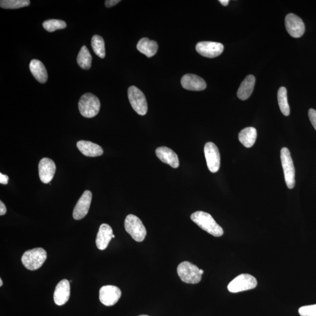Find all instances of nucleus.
<instances>
[{
  "label": "nucleus",
  "mask_w": 316,
  "mask_h": 316,
  "mask_svg": "<svg viewBox=\"0 0 316 316\" xmlns=\"http://www.w3.org/2000/svg\"><path fill=\"white\" fill-rule=\"evenodd\" d=\"M191 220L199 227L214 237H219L223 235V229L218 225L210 214L198 211L191 216Z\"/></svg>",
  "instance_id": "obj_1"
},
{
  "label": "nucleus",
  "mask_w": 316,
  "mask_h": 316,
  "mask_svg": "<svg viewBox=\"0 0 316 316\" xmlns=\"http://www.w3.org/2000/svg\"><path fill=\"white\" fill-rule=\"evenodd\" d=\"M47 253L44 249L36 248L26 251L23 253L21 261L23 266L30 271L37 270L44 264Z\"/></svg>",
  "instance_id": "obj_2"
},
{
  "label": "nucleus",
  "mask_w": 316,
  "mask_h": 316,
  "mask_svg": "<svg viewBox=\"0 0 316 316\" xmlns=\"http://www.w3.org/2000/svg\"><path fill=\"white\" fill-rule=\"evenodd\" d=\"M98 97L92 93H85L79 101V110L81 115L85 118H93L98 114L100 109Z\"/></svg>",
  "instance_id": "obj_3"
},
{
  "label": "nucleus",
  "mask_w": 316,
  "mask_h": 316,
  "mask_svg": "<svg viewBox=\"0 0 316 316\" xmlns=\"http://www.w3.org/2000/svg\"><path fill=\"white\" fill-rule=\"evenodd\" d=\"M124 227L126 232L135 241L142 242L147 236V229L141 220L133 214H129L125 220Z\"/></svg>",
  "instance_id": "obj_4"
},
{
  "label": "nucleus",
  "mask_w": 316,
  "mask_h": 316,
  "mask_svg": "<svg viewBox=\"0 0 316 316\" xmlns=\"http://www.w3.org/2000/svg\"><path fill=\"white\" fill-rule=\"evenodd\" d=\"M179 278L183 282L190 284H196L200 282L202 274L200 269L187 261H185L179 265L177 269Z\"/></svg>",
  "instance_id": "obj_5"
},
{
  "label": "nucleus",
  "mask_w": 316,
  "mask_h": 316,
  "mask_svg": "<svg viewBox=\"0 0 316 316\" xmlns=\"http://www.w3.org/2000/svg\"><path fill=\"white\" fill-rule=\"evenodd\" d=\"M281 162L283 170L284 180L289 189H293L295 185V169L291 157V152L284 147L280 151Z\"/></svg>",
  "instance_id": "obj_6"
},
{
  "label": "nucleus",
  "mask_w": 316,
  "mask_h": 316,
  "mask_svg": "<svg viewBox=\"0 0 316 316\" xmlns=\"http://www.w3.org/2000/svg\"><path fill=\"white\" fill-rule=\"evenodd\" d=\"M128 97L134 111L140 116H145L148 111V104L143 92L138 88L132 85L128 88Z\"/></svg>",
  "instance_id": "obj_7"
},
{
  "label": "nucleus",
  "mask_w": 316,
  "mask_h": 316,
  "mask_svg": "<svg viewBox=\"0 0 316 316\" xmlns=\"http://www.w3.org/2000/svg\"><path fill=\"white\" fill-rule=\"evenodd\" d=\"M257 280L254 276L249 274H241L228 284V290L232 293H238L252 290L257 286Z\"/></svg>",
  "instance_id": "obj_8"
},
{
  "label": "nucleus",
  "mask_w": 316,
  "mask_h": 316,
  "mask_svg": "<svg viewBox=\"0 0 316 316\" xmlns=\"http://www.w3.org/2000/svg\"><path fill=\"white\" fill-rule=\"evenodd\" d=\"M204 152L209 170L212 173H217L220 166V155L217 147L213 142L206 143Z\"/></svg>",
  "instance_id": "obj_9"
},
{
  "label": "nucleus",
  "mask_w": 316,
  "mask_h": 316,
  "mask_svg": "<svg viewBox=\"0 0 316 316\" xmlns=\"http://www.w3.org/2000/svg\"><path fill=\"white\" fill-rule=\"evenodd\" d=\"M196 49L203 56L214 58L220 56L223 52L224 46L221 43L204 41L198 43Z\"/></svg>",
  "instance_id": "obj_10"
},
{
  "label": "nucleus",
  "mask_w": 316,
  "mask_h": 316,
  "mask_svg": "<svg viewBox=\"0 0 316 316\" xmlns=\"http://www.w3.org/2000/svg\"><path fill=\"white\" fill-rule=\"evenodd\" d=\"M122 296V292L118 287L106 285L101 287L99 292L100 302L104 305L111 306L114 305Z\"/></svg>",
  "instance_id": "obj_11"
},
{
  "label": "nucleus",
  "mask_w": 316,
  "mask_h": 316,
  "mask_svg": "<svg viewBox=\"0 0 316 316\" xmlns=\"http://www.w3.org/2000/svg\"><path fill=\"white\" fill-rule=\"evenodd\" d=\"M286 30L292 37H301L305 32V26L301 18L294 14H289L285 18Z\"/></svg>",
  "instance_id": "obj_12"
},
{
  "label": "nucleus",
  "mask_w": 316,
  "mask_h": 316,
  "mask_svg": "<svg viewBox=\"0 0 316 316\" xmlns=\"http://www.w3.org/2000/svg\"><path fill=\"white\" fill-rule=\"evenodd\" d=\"M92 200V193L90 190L84 191L78 200L73 212L74 219L79 220L87 215Z\"/></svg>",
  "instance_id": "obj_13"
},
{
  "label": "nucleus",
  "mask_w": 316,
  "mask_h": 316,
  "mask_svg": "<svg viewBox=\"0 0 316 316\" xmlns=\"http://www.w3.org/2000/svg\"><path fill=\"white\" fill-rule=\"evenodd\" d=\"M39 175L42 182L49 183L51 181L54 177L56 171L55 163L48 158L42 159L39 163Z\"/></svg>",
  "instance_id": "obj_14"
},
{
  "label": "nucleus",
  "mask_w": 316,
  "mask_h": 316,
  "mask_svg": "<svg viewBox=\"0 0 316 316\" xmlns=\"http://www.w3.org/2000/svg\"><path fill=\"white\" fill-rule=\"evenodd\" d=\"M181 84L183 88L191 91H204L207 87L205 80L193 74H186L183 76Z\"/></svg>",
  "instance_id": "obj_15"
},
{
  "label": "nucleus",
  "mask_w": 316,
  "mask_h": 316,
  "mask_svg": "<svg viewBox=\"0 0 316 316\" xmlns=\"http://www.w3.org/2000/svg\"><path fill=\"white\" fill-rule=\"evenodd\" d=\"M70 294V282L68 280L63 279L59 283L55 288L53 295L54 302L58 306L64 305L67 303Z\"/></svg>",
  "instance_id": "obj_16"
},
{
  "label": "nucleus",
  "mask_w": 316,
  "mask_h": 316,
  "mask_svg": "<svg viewBox=\"0 0 316 316\" xmlns=\"http://www.w3.org/2000/svg\"><path fill=\"white\" fill-rule=\"evenodd\" d=\"M157 157L161 161L173 168H178L179 166V161L178 155L175 152L166 147H161L157 148L155 151Z\"/></svg>",
  "instance_id": "obj_17"
},
{
  "label": "nucleus",
  "mask_w": 316,
  "mask_h": 316,
  "mask_svg": "<svg viewBox=\"0 0 316 316\" xmlns=\"http://www.w3.org/2000/svg\"><path fill=\"white\" fill-rule=\"evenodd\" d=\"M112 229L110 225L107 224H101L96 237V243L97 248L100 250L106 249L112 239Z\"/></svg>",
  "instance_id": "obj_18"
},
{
  "label": "nucleus",
  "mask_w": 316,
  "mask_h": 316,
  "mask_svg": "<svg viewBox=\"0 0 316 316\" xmlns=\"http://www.w3.org/2000/svg\"><path fill=\"white\" fill-rule=\"evenodd\" d=\"M77 147L82 154L88 157H99L104 152L100 146L87 140H79L77 142Z\"/></svg>",
  "instance_id": "obj_19"
},
{
  "label": "nucleus",
  "mask_w": 316,
  "mask_h": 316,
  "mask_svg": "<svg viewBox=\"0 0 316 316\" xmlns=\"http://www.w3.org/2000/svg\"><path fill=\"white\" fill-rule=\"evenodd\" d=\"M255 77L253 75H249L242 82L238 90L237 96L241 100H247L251 96L254 89Z\"/></svg>",
  "instance_id": "obj_20"
},
{
  "label": "nucleus",
  "mask_w": 316,
  "mask_h": 316,
  "mask_svg": "<svg viewBox=\"0 0 316 316\" xmlns=\"http://www.w3.org/2000/svg\"><path fill=\"white\" fill-rule=\"evenodd\" d=\"M30 69L34 77L41 83H45L48 80V73L44 64L40 61L33 60L31 61Z\"/></svg>",
  "instance_id": "obj_21"
},
{
  "label": "nucleus",
  "mask_w": 316,
  "mask_h": 316,
  "mask_svg": "<svg viewBox=\"0 0 316 316\" xmlns=\"http://www.w3.org/2000/svg\"><path fill=\"white\" fill-rule=\"evenodd\" d=\"M136 48L140 53L145 54L148 58H151L158 52V45L157 42L143 38L139 41Z\"/></svg>",
  "instance_id": "obj_22"
},
{
  "label": "nucleus",
  "mask_w": 316,
  "mask_h": 316,
  "mask_svg": "<svg viewBox=\"0 0 316 316\" xmlns=\"http://www.w3.org/2000/svg\"><path fill=\"white\" fill-rule=\"evenodd\" d=\"M257 131L255 128L247 127L241 130L239 135L240 142L246 148H251L256 141Z\"/></svg>",
  "instance_id": "obj_23"
},
{
  "label": "nucleus",
  "mask_w": 316,
  "mask_h": 316,
  "mask_svg": "<svg viewBox=\"0 0 316 316\" xmlns=\"http://www.w3.org/2000/svg\"><path fill=\"white\" fill-rule=\"evenodd\" d=\"M77 62L81 69L88 70L91 68L92 56L87 46L81 47L80 52L78 54Z\"/></svg>",
  "instance_id": "obj_24"
},
{
  "label": "nucleus",
  "mask_w": 316,
  "mask_h": 316,
  "mask_svg": "<svg viewBox=\"0 0 316 316\" xmlns=\"http://www.w3.org/2000/svg\"><path fill=\"white\" fill-rule=\"evenodd\" d=\"M278 100L281 112L284 116H288L290 114V107L288 104L287 90L284 87L279 88L278 92Z\"/></svg>",
  "instance_id": "obj_25"
},
{
  "label": "nucleus",
  "mask_w": 316,
  "mask_h": 316,
  "mask_svg": "<svg viewBox=\"0 0 316 316\" xmlns=\"http://www.w3.org/2000/svg\"><path fill=\"white\" fill-rule=\"evenodd\" d=\"M91 44L94 52L100 58H104L105 49L103 38L98 35H94L92 39Z\"/></svg>",
  "instance_id": "obj_26"
},
{
  "label": "nucleus",
  "mask_w": 316,
  "mask_h": 316,
  "mask_svg": "<svg viewBox=\"0 0 316 316\" xmlns=\"http://www.w3.org/2000/svg\"><path fill=\"white\" fill-rule=\"evenodd\" d=\"M30 4L29 0H2L0 6L5 9H18L29 6Z\"/></svg>",
  "instance_id": "obj_27"
},
{
  "label": "nucleus",
  "mask_w": 316,
  "mask_h": 316,
  "mask_svg": "<svg viewBox=\"0 0 316 316\" xmlns=\"http://www.w3.org/2000/svg\"><path fill=\"white\" fill-rule=\"evenodd\" d=\"M43 27L48 32L52 33L58 30H62L66 28V23L60 19H49L43 22Z\"/></svg>",
  "instance_id": "obj_28"
},
{
  "label": "nucleus",
  "mask_w": 316,
  "mask_h": 316,
  "mask_svg": "<svg viewBox=\"0 0 316 316\" xmlns=\"http://www.w3.org/2000/svg\"><path fill=\"white\" fill-rule=\"evenodd\" d=\"M299 313L301 316H316V304L299 308Z\"/></svg>",
  "instance_id": "obj_29"
},
{
  "label": "nucleus",
  "mask_w": 316,
  "mask_h": 316,
  "mask_svg": "<svg viewBox=\"0 0 316 316\" xmlns=\"http://www.w3.org/2000/svg\"><path fill=\"white\" fill-rule=\"evenodd\" d=\"M308 114H309V119L312 126H313L316 130V111L313 108H310Z\"/></svg>",
  "instance_id": "obj_30"
},
{
  "label": "nucleus",
  "mask_w": 316,
  "mask_h": 316,
  "mask_svg": "<svg viewBox=\"0 0 316 316\" xmlns=\"http://www.w3.org/2000/svg\"><path fill=\"white\" fill-rule=\"evenodd\" d=\"M120 2V0H107L105 2V6L107 8H111L117 5Z\"/></svg>",
  "instance_id": "obj_31"
},
{
  "label": "nucleus",
  "mask_w": 316,
  "mask_h": 316,
  "mask_svg": "<svg viewBox=\"0 0 316 316\" xmlns=\"http://www.w3.org/2000/svg\"><path fill=\"white\" fill-rule=\"evenodd\" d=\"M9 183V177L2 173L0 174V183L2 185H7Z\"/></svg>",
  "instance_id": "obj_32"
},
{
  "label": "nucleus",
  "mask_w": 316,
  "mask_h": 316,
  "mask_svg": "<svg viewBox=\"0 0 316 316\" xmlns=\"http://www.w3.org/2000/svg\"><path fill=\"white\" fill-rule=\"evenodd\" d=\"M7 213L6 207L2 201H0V216H3Z\"/></svg>",
  "instance_id": "obj_33"
},
{
  "label": "nucleus",
  "mask_w": 316,
  "mask_h": 316,
  "mask_svg": "<svg viewBox=\"0 0 316 316\" xmlns=\"http://www.w3.org/2000/svg\"><path fill=\"white\" fill-rule=\"evenodd\" d=\"M219 2L222 6H227L228 5L229 1L228 0H220Z\"/></svg>",
  "instance_id": "obj_34"
},
{
  "label": "nucleus",
  "mask_w": 316,
  "mask_h": 316,
  "mask_svg": "<svg viewBox=\"0 0 316 316\" xmlns=\"http://www.w3.org/2000/svg\"><path fill=\"white\" fill-rule=\"evenodd\" d=\"M3 284V280L2 279H0V286H2Z\"/></svg>",
  "instance_id": "obj_35"
},
{
  "label": "nucleus",
  "mask_w": 316,
  "mask_h": 316,
  "mask_svg": "<svg viewBox=\"0 0 316 316\" xmlns=\"http://www.w3.org/2000/svg\"><path fill=\"white\" fill-rule=\"evenodd\" d=\"M200 273L202 275L204 274V271L202 269H200Z\"/></svg>",
  "instance_id": "obj_36"
},
{
  "label": "nucleus",
  "mask_w": 316,
  "mask_h": 316,
  "mask_svg": "<svg viewBox=\"0 0 316 316\" xmlns=\"http://www.w3.org/2000/svg\"><path fill=\"white\" fill-rule=\"evenodd\" d=\"M139 316H149V315H140Z\"/></svg>",
  "instance_id": "obj_37"
},
{
  "label": "nucleus",
  "mask_w": 316,
  "mask_h": 316,
  "mask_svg": "<svg viewBox=\"0 0 316 316\" xmlns=\"http://www.w3.org/2000/svg\"><path fill=\"white\" fill-rule=\"evenodd\" d=\"M112 238H114V237H115V236L114 235V234H113V235H112Z\"/></svg>",
  "instance_id": "obj_38"
}]
</instances>
